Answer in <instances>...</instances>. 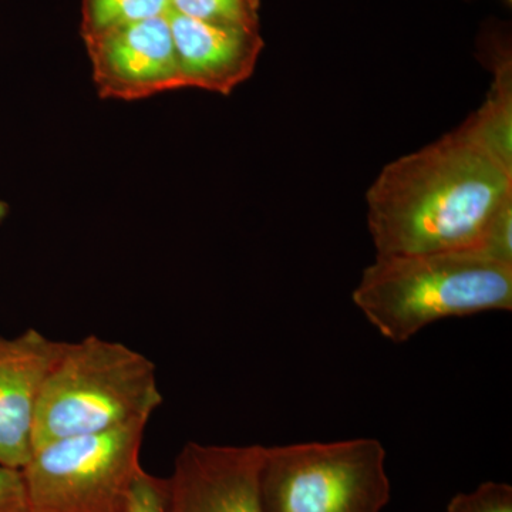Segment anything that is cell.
<instances>
[{
    "label": "cell",
    "mask_w": 512,
    "mask_h": 512,
    "mask_svg": "<svg viewBox=\"0 0 512 512\" xmlns=\"http://www.w3.org/2000/svg\"><path fill=\"white\" fill-rule=\"evenodd\" d=\"M0 512H29L22 470L0 464Z\"/></svg>",
    "instance_id": "cell-16"
},
{
    "label": "cell",
    "mask_w": 512,
    "mask_h": 512,
    "mask_svg": "<svg viewBox=\"0 0 512 512\" xmlns=\"http://www.w3.org/2000/svg\"><path fill=\"white\" fill-rule=\"evenodd\" d=\"M264 446H220L188 441L165 477L163 512H264Z\"/></svg>",
    "instance_id": "cell-7"
},
{
    "label": "cell",
    "mask_w": 512,
    "mask_h": 512,
    "mask_svg": "<svg viewBox=\"0 0 512 512\" xmlns=\"http://www.w3.org/2000/svg\"><path fill=\"white\" fill-rule=\"evenodd\" d=\"M64 342L28 329L0 336V464L22 470L33 448V421L47 375Z\"/></svg>",
    "instance_id": "cell-8"
},
{
    "label": "cell",
    "mask_w": 512,
    "mask_h": 512,
    "mask_svg": "<svg viewBox=\"0 0 512 512\" xmlns=\"http://www.w3.org/2000/svg\"><path fill=\"white\" fill-rule=\"evenodd\" d=\"M512 200V170L458 128L397 158L367 191L376 256L481 251L497 212Z\"/></svg>",
    "instance_id": "cell-1"
},
{
    "label": "cell",
    "mask_w": 512,
    "mask_h": 512,
    "mask_svg": "<svg viewBox=\"0 0 512 512\" xmlns=\"http://www.w3.org/2000/svg\"><path fill=\"white\" fill-rule=\"evenodd\" d=\"M165 500V478L138 471L128 512H163Z\"/></svg>",
    "instance_id": "cell-15"
},
{
    "label": "cell",
    "mask_w": 512,
    "mask_h": 512,
    "mask_svg": "<svg viewBox=\"0 0 512 512\" xmlns=\"http://www.w3.org/2000/svg\"><path fill=\"white\" fill-rule=\"evenodd\" d=\"M150 420L33 448L22 468L29 512H128Z\"/></svg>",
    "instance_id": "cell-5"
},
{
    "label": "cell",
    "mask_w": 512,
    "mask_h": 512,
    "mask_svg": "<svg viewBox=\"0 0 512 512\" xmlns=\"http://www.w3.org/2000/svg\"><path fill=\"white\" fill-rule=\"evenodd\" d=\"M101 99L146 100L183 89L168 15L83 40Z\"/></svg>",
    "instance_id": "cell-6"
},
{
    "label": "cell",
    "mask_w": 512,
    "mask_h": 512,
    "mask_svg": "<svg viewBox=\"0 0 512 512\" xmlns=\"http://www.w3.org/2000/svg\"><path fill=\"white\" fill-rule=\"evenodd\" d=\"M264 512H382L392 497L386 450L377 439L264 446Z\"/></svg>",
    "instance_id": "cell-4"
},
{
    "label": "cell",
    "mask_w": 512,
    "mask_h": 512,
    "mask_svg": "<svg viewBox=\"0 0 512 512\" xmlns=\"http://www.w3.org/2000/svg\"><path fill=\"white\" fill-rule=\"evenodd\" d=\"M80 35L90 39L107 30L163 18L170 13V0H82Z\"/></svg>",
    "instance_id": "cell-11"
},
{
    "label": "cell",
    "mask_w": 512,
    "mask_h": 512,
    "mask_svg": "<svg viewBox=\"0 0 512 512\" xmlns=\"http://www.w3.org/2000/svg\"><path fill=\"white\" fill-rule=\"evenodd\" d=\"M163 402L156 365L143 353L97 335L64 342L37 402L33 448L151 419Z\"/></svg>",
    "instance_id": "cell-3"
},
{
    "label": "cell",
    "mask_w": 512,
    "mask_h": 512,
    "mask_svg": "<svg viewBox=\"0 0 512 512\" xmlns=\"http://www.w3.org/2000/svg\"><path fill=\"white\" fill-rule=\"evenodd\" d=\"M508 2H511V0H508Z\"/></svg>",
    "instance_id": "cell-18"
},
{
    "label": "cell",
    "mask_w": 512,
    "mask_h": 512,
    "mask_svg": "<svg viewBox=\"0 0 512 512\" xmlns=\"http://www.w3.org/2000/svg\"><path fill=\"white\" fill-rule=\"evenodd\" d=\"M494 80L483 106L460 127L464 136L512 170V63L510 50L491 56Z\"/></svg>",
    "instance_id": "cell-10"
},
{
    "label": "cell",
    "mask_w": 512,
    "mask_h": 512,
    "mask_svg": "<svg viewBox=\"0 0 512 512\" xmlns=\"http://www.w3.org/2000/svg\"><path fill=\"white\" fill-rule=\"evenodd\" d=\"M481 251L495 261L512 265V200L505 202L495 215L485 234Z\"/></svg>",
    "instance_id": "cell-14"
},
{
    "label": "cell",
    "mask_w": 512,
    "mask_h": 512,
    "mask_svg": "<svg viewBox=\"0 0 512 512\" xmlns=\"http://www.w3.org/2000/svg\"><path fill=\"white\" fill-rule=\"evenodd\" d=\"M367 322L393 343L431 323L512 309V265L483 251L376 256L353 291Z\"/></svg>",
    "instance_id": "cell-2"
},
{
    "label": "cell",
    "mask_w": 512,
    "mask_h": 512,
    "mask_svg": "<svg viewBox=\"0 0 512 512\" xmlns=\"http://www.w3.org/2000/svg\"><path fill=\"white\" fill-rule=\"evenodd\" d=\"M9 217V204L6 201L0 200V225Z\"/></svg>",
    "instance_id": "cell-17"
},
{
    "label": "cell",
    "mask_w": 512,
    "mask_h": 512,
    "mask_svg": "<svg viewBox=\"0 0 512 512\" xmlns=\"http://www.w3.org/2000/svg\"><path fill=\"white\" fill-rule=\"evenodd\" d=\"M170 12L187 18L259 30L261 0H170Z\"/></svg>",
    "instance_id": "cell-12"
},
{
    "label": "cell",
    "mask_w": 512,
    "mask_h": 512,
    "mask_svg": "<svg viewBox=\"0 0 512 512\" xmlns=\"http://www.w3.org/2000/svg\"><path fill=\"white\" fill-rule=\"evenodd\" d=\"M183 89L229 96L251 79L264 50L259 30L168 13Z\"/></svg>",
    "instance_id": "cell-9"
},
{
    "label": "cell",
    "mask_w": 512,
    "mask_h": 512,
    "mask_svg": "<svg viewBox=\"0 0 512 512\" xmlns=\"http://www.w3.org/2000/svg\"><path fill=\"white\" fill-rule=\"evenodd\" d=\"M446 512H512V487L500 481H485L470 493H458Z\"/></svg>",
    "instance_id": "cell-13"
}]
</instances>
